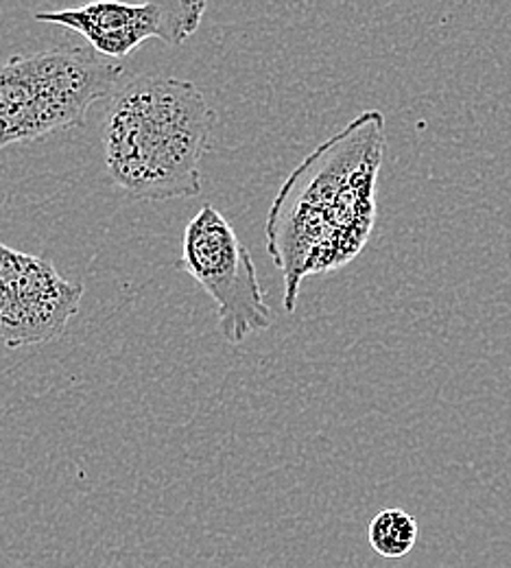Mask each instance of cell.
<instances>
[{
	"label": "cell",
	"mask_w": 511,
	"mask_h": 568,
	"mask_svg": "<svg viewBox=\"0 0 511 568\" xmlns=\"http://www.w3.org/2000/svg\"><path fill=\"white\" fill-rule=\"evenodd\" d=\"M83 286L53 263L0 241V346H40L60 337L79 311Z\"/></svg>",
	"instance_id": "obj_5"
},
{
	"label": "cell",
	"mask_w": 511,
	"mask_h": 568,
	"mask_svg": "<svg viewBox=\"0 0 511 568\" xmlns=\"http://www.w3.org/2000/svg\"><path fill=\"white\" fill-rule=\"evenodd\" d=\"M382 155L385 116L367 110L306 155L278 191L265 236L285 276L287 313L308 276L335 272L366 247Z\"/></svg>",
	"instance_id": "obj_1"
},
{
	"label": "cell",
	"mask_w": 511,
	"mask_h": 568,
	"mask_svg": "<svg viewBox=\"0 0 511 568\" xmlns=\"http://www.w3.org/2000/svg\"><path fill=\"white\" fill-rule=\"evenodd\" d=\"M418 531V520L409 511L400 507H387L371 518L367 538L380 558L400 560L413 551Z\"/></svg>",
	"instance_id": "obj_7"
},
{
	"label": "cell",
	"mask_w": 511,
	"mask_h": 568,
	"mask_svg": "<svg viewBox=\"0 0 511 568\" xmlns=\"http://www.w3.org/2000/svg\"><path fill=\"white\" fill-rule=\"evenodd\" d=\"M215 123V110L193 81L136 77L112 97L103 119L108 171L136 200L195 197Z\"/></svg>",
	"instance_id": "obj_2"
},
{
	"label": "cell",
	"mask_w": 511,
	"mask_h": 568,
	"mask_svg": "<svg viewBox=\"0 0 511 568\" xmlns=\"http://www.w3.org/2000/svg\"><path fill=\"white\" fill-rule=\"evenodd\" d=\"M123 67L94 49L60 47L0 67V149L79 128Z\"/></svg>",
	"instance_id": "obj_3"
},
{
	"label": "cell",
	"mask_w": 511,
	"mask_h": 568,
	"mask_svg": "<svg viewBox=\"0 0 511 568\" xmlns=\"http://www.w3.org/2000/svg\"><path fill=\"white\" fill-rule=\"evenodd\" d=\"M208 4L204 0H151L143 4L90 2L74 9L35 11V22L67 27L108 60L127 58L145 40L168 47L186 42L202 24Z\"/></svg>",
	"instance_id": "obj_6"
},
{
	"label": "cell",
	"mask_w": 511,
	"mask_h": 568,
	"mask_svg": "<svg viewBox=\"0 0 511 568\" xmlns=\"http://www.w3.org/2000/svg\"><path fill=\"white\" fill-rule=\"evenodd\" d=\"M184 270L217 306L221 335L227 344L241 346L252 333L272 328L274 315L260 288L249 250L223 214L206 204L188 221L182 258Z\"/></svg>",
	"instance_id": "obj_4"
}]
</instances>
